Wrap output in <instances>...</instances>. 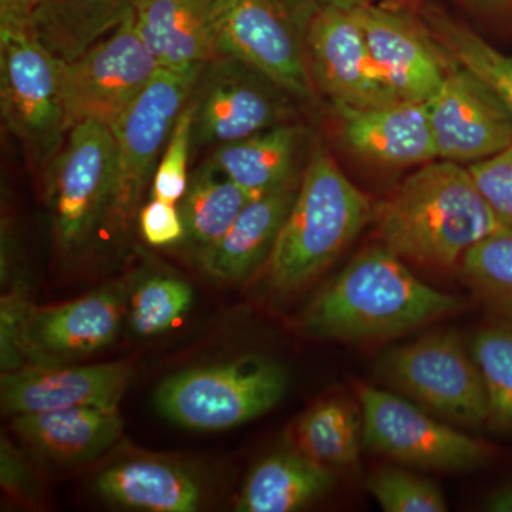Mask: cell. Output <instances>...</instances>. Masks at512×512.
<instances>
[{"mask_svg":"<svg viewBox=\"0 0 512 512\" xmlns=\"http://www.w3.org/2000/svg\"><path fill=\"white\" fill-rule=\"evenodd\" d=\"M124 293L107 286L63 305L30 308L26 319V366H59L111 345L123 322Z\"/></svg>","mask_w":512,"mask_h":512,"instance_id":"2e32d148","label":"cell"},{"mask_svg":"<svg viewBox=\"0 0 512 512\" xmlns=\"http://www.w3.org/2000/svg\"><path fill=\"white\" fill-rule=\"evenodd\" d=\"M32 303L29 302L22 285H15L8 295L2 298L0 308V362L2 372L26 367L25 339L26 319H28Z\"/></svg>","mask_w":512,"mask_h":512,"instance_id":"e575fe53","label":"cell"},{"mask_svg":"<svg viewBox=\"0 0 512 512\" xmlns=\"http://www.w3.org/2000/svg\"><path fill=\"white\" fill-rule=\"evenodd\" d=\"M343 143L363 160L383 167L424 165L437 158L426 103L335 109Z\"/></svg>","mask_w":512,"mask_h":512,"instance_id":"ac0fdd59","label":"cell"},{"mask_svg":"<svg viewBox=\"0 0 512 512\" xmlns=\"http://www.w3.org/2000/svg\"><path fill=\"white\" fill-rule=\"evenodd\" d=\"M461 306L463 299L421 281L382 245L353 258L309 303L299 326L312 338L367 342L412 332Z\"/></svg>","mask_w":512,"mask_h":512,"instance_id":"6da1fadb","label":"cell"},{"mask_svg":"<svg viewBox=\"0 0 512 512\" xmlns=\"http://www.w3.org/2000/svg\"><path fill=\"white\" fill-rule=\"evenodd\" d=\"M461 278L498 322L512 325V228L474 245L460 262Z\"/></svg>","mask_w":512,"mask_h":512,"instance_id":"83f0119b","label":"cell"},{"mask_svg":"<svg viewBox=\"0 0 512 512\" xmlns=\"http://www.w3.org/2000/svg\"><path fill=\"white\" fill-rule=\"evenodd\" d=\"M467 167L491 210L512 228V141L500 153Z\"/></svg>","mask_w":512,"mask_h":512,"instance_id":"836d02e7","label":"cell"},{"mask_svg":"<svg viewBox=\"0 0 512 512\" xmlns=\"http://www.w3.org/2000/svg\"><path fill=\"white\" fill-rule=\"evenodd\" d=\"M485 511L512 512V480L495 488L493 493L485 498L483 504Z\"/></svg>","mask_w":512,"mask_h":512,"instance_id":"f35d334b","label":"cell"},{"mask_svg":"<svg viewBox=\"0 0 512 512\" xmlns=\"http://www.w3.org/2000/svg\"><path fill=\"white\" fill-rule=\"evenodd\" d=\"M288 386L281 363L244 356L167 377L158 386L156 406L165 419L188 430H231L271 412Z\"/></svg>","mask_w":512,"mask_h":512,"instance_id":"277c9868","label":"cell"},{"mask_svg":"<svg viewBox=\"0 0 512 512\" xmlns=\"http://www.w3.org/2000/svg\"><path fill=\"white\" fill-rule=\"evenodd\" d=\"M252 195L207 164L192 175L180 204L185 237L201 251L227 234Z\"/></svg>","mask_w":512,"mask_h":512,"instance_id":"4316f807","label":"cell"},{"mask_svg":"<svg viewBox=\"0 0 512 512\" xmlns=\"http://www.w3.org/2000/svg\"><path fill=\"white\" fill-rule=\"evenodd\" d=\"M431 32L454 62L478 74L501 97L512 113V57L487 42L467 26L431 13Z\"/></svg>","mask_w":512,"mask_h":512,"instance_id":"f546056e","label":"cell"},{"mask_svg":"<svg viewBox=\"0 0 512 512\" xmlns=\"http://www.w3.org/2000/svg\"><path fill=\"white\" fill-rule=\"evenodd\" d=\"M377 377L439 419L480 430L487 423L484 379L470 349L453 332H436L380 355Z\"/></svg>","mask_w":512,"mask_h":512,"instance_id":"8992f818","label":"cell"},{"mask_svg":"<svg viewBox=\"0 0 512 512\" xmlns=\"http://www.w3.org/2000/svg\"><path fill=\"white\" fill-rule=\"evenodd\" d=\"M350 9L363 30L377 73L394 99L427 103L450 69L437 40L393 5L370 3Z\"/></svg>","mask_w":512,"mask_h":512,"instance_id":"9a60e30c","label":"cell"},{"mask_svg":"<svg viewBox=\"0 0 512 512\" xmlns=\"http://www.w3.org/2000/svg\"><path fill=\"white\" fill-rule=\"evenodd\" d=\"M192 128H194V106L188 101L181 111L173 133L165 144L163 154L153 175V197L178 204L187 192L188 157L192 144Z\"/></svg>","mask_w":512,"mask_h":512,"instance_id":"d6a6232c","label":"cell"},{"mask_svg":"<svg viewBox=\"0 0 512 512\" xmlns=\"http://www.w3.org/2000/svg\"><path fill=\"white\" fill-rule=\"evenodd\" d=\"M305 141V127L285 123L218 147L208 164L258 197L299 174L296 165Z\"/></svg>","mask_w":512,"mask_h":512,"instance_id":"cb8c5ba5","label":"cell"},{"mask_svg":"<svg viewBox=\"0 0 512 512\" xmlns=\"http://www.w3.org/2000/svg\"><path fill=\"white\" fill-rule=\"evenodd\" d=\"M195 146H225L289 123L288 93L235 57L205 64L192 92Z\"/></svg>","mask_w":512,"mask_h":512,"instance_id":"7c38bea8","label":"cell"},{"mask_svg":"<svg viewBox=\"0 0 512 512\" xmlns=\"http://www.w3.org/2000/svg\"><path fill=\"white\" fill-rule=\"evenodd\" d=\"M322 0H217V57L249 64L292 99H312L309 26Z\"/></svg>","mask_w":512,"mask_h":512,"instance_id":"5b68a950","label":"cell"},{"mask_svg":"<svg viewBox=\"0 0 512 512\" xmlns=\"http://www.w3.org/2000/svg\"><path fill=\"white\" fill-rule=\"evenodd\" d=\"M332 468L298 450L279 451L259 461L245 481L235 510L292 512L318 500L335 485Z\"/></svg>","mask_w":512,"mask_h":512,"instance_id":"d4e9b609","label":"cell"},{"mask_svg":"<svg viewBox=\"0 0 512 512\" xmlns=\"http://www.w3.org/2000/svg\"><path fill=\"white\" fill-rule=\"evenodd\" d=\"M200 69H158L136 100L111 124L117 147L116 183L106 218L121 231L136 215L175 121L190 101Z\"/></svg>","mask_w":512,"mask_h":512,"instance_id":"ba28073f","label":"cell"},{"mask_svg":"<svg viewBox=\"0 0 512 512\" xmlns=\"http://www.w3.org/2000/svg\"><path fill=\"white\" fill-rule=\"evenodd\" d=\"M325 3L342 6V8H356V6L370 5V3H384V5H393L394 0H322Z\"/></svg>","mask_w":512,"mask_h":512,"instance_id":"60d3db41","label":"cell"},{"mask_svg":"<svg viewBox=\"0 0 512 512\" xmlns=\"http://www.w3.org/2000/svg\"><path fill=\"white\" fill-rule=\"evenodd\" d=\"M302 174L252 198L227 234L200 252L201 268L225 282H239L268 262L298 194Z\"/></svg>","mask_w":512,"mask_h":512,"instance_id":"d6986e66","label":"cell"},{"mask_svg":"<svg viewBox=\"0 0 512 512\" xmlns=\"http://www.w3.org/2000/svg\"><path fill=\"white\" fill-rule=\"evenodd\" d=\"M367 491L386 512H444L446 497L430 478L409 468L382 466L370 474Z\"/></svg>","mask_w":512,"mask_h":512,"instance_id":"1f68e13d","label":"cell"},{"mask_svg":"<svg viewBox=\"0 0 512 512\" xmlns=\"http://www.w3.org/2000/svg\"><path fill=\"white\" fill-rule=\"evenodd\" d=\"M194 302L191 286L173 276H153L138 286L131 298V329L138 336H156L173 328Z\"/></svg>","mask_w":512,"mask_h":512,"instance_id":"4dcf8cb0","label":"cell"},{"mask_svg":"<svg viewBox=\"0 0 512 512\" xmlns=\"http://www.w3.org/2000/svg\"><path fill=\"white\" fill-rule=\"evenodd\" d=\"M33 10L35 0H0V30L33 32Z\"/></svg>","mask_w":512,"mask_h":512,"instance_id":"74e56055","label":"cell"},{"mask_svg":"<svg viewBox=\"0 0 512 512\" xmlns=\"http://www.w3.org/2000/svg\"><path fill=\"white\" fill-rule=\"evenodd\" d=\"M372 218L369 198L340 170L328 150L316 147L266 262L271 288L289 293L309 284L355 241Z\"/></svg>","mask_w":512,"mask_h":512,"instance_id":"3957f363","label":"cell"},{"mask_svg":"<svg viewBox=\"0 0 512 512\" xmlns=\"http://www.w3.org/2000/svg\"><path fill=\"white\" fill-rule=\"evenodd\" d=\"M47 165V201L57 247L76 251L109 210L117 171L113 128L97 120L77 123Z\"/></svg>","mask_w":512,"mask_h":512,"instance_id":"9c48e42d","label":"cell"},{"mask_svg":"<svg viewBox=\"0 0 512 512\" xmlns=\"http://www.w3.org/2000/svg\"><path fill=\"white\" fill-rule=\"evenodd\" d=\"M140 0H35L33 32L59 62H72L133 15Z\"/></svg>","mask_w":512,"mask_h":512,"instance_id":"603a6c76","label":"cell"},{"mask_svg":"<svg viewBox=\"0 0 512 512\" xmlns=\"http://www.w3.org/2000/svg\"><path fill=\"white\" fill-rule=\"evenodd\" d=\"M144 241L151 247H170L185 238V225L180 207L174 202L153 197L138 212Z\"/></svg>","mask_w":512,"mask_h":512,"instance_id":"d590c367","label":"cell"},{"mask_svg":"<svg viewBox=\"0 0 512 512\" xmlns=\"http://www.w3.org/2000/svg\"><path fill=\"white\" fill-rule=\"evenodd\" d=\"M133 377L127 362L59 367L26 366L2 372L3 413L49 412L70 407H119Z\"/></svg>","mask_w":512,"mask_h":512,"instance_id":"e0dca14e","label":"cell"},{"mask_svg":"<svg viewBox=\"0 0 512 512\" xmlns=\"http://www.w3.org/2000/svg\"><path fill=\"white\" fill-rule=\"evenodd\" d=\"M363 447L404 467L440 473H467L491 463L495 448L460 427L433 416L406 397L359 386Z\"/></svg>","mask_w":512,"mask_h":512,"instance_id":"52a82bcc","label":"cell"},{"mask_svg":"<svg viewBox=\"0 0 512 512\" xmlns=\"http://www.w3.org/2000/svg\"><path fill=\"white\" fill-rule=\"evenodd\" d=\"M426 104L439 160L470 165L511 144V111L490 84L461 64L454 62Z\"/></svg>","mask_w":512,"mask_h":512,"instance_id":"4fadbf2b","label":"cell"},{"mask_svg":"<svg viewBox=\"0 0 512 512\" xmlns=\"http://www.w3.org/2000/svg\"><path fill=\"white\" fill-rule=\"evenodd\" d=\"M461 2L491 15H512V0H461Z\"/></svg>","mask_w":512,"mask_h":512,"instance_id":"ab89813d","label":"cell"},{"mask_svg":"<svg viewBox=\"0 0 512 512\" xmlns=\"http://www.w3.org/2000/svg\"><path fill=\"white\" fill-rule=\"evenodd\" d=\"M470 352L480 367L487 393L485 427L512 437V325L495 320L478 330Z\"/></svg>","mask_w":512,"mask_h":512,"instance_id":"f1b7e54d","label":"cell"},{"mask_svg":"<svg viewBox=\"0 0 512 512\" xmlns=\"http://www.w3.org/2000/svg\"><path fill=\"white\" fill-rule=\"evenodd\" d=\"M157 70L156 59L138 33L134 15L82 56L60 62V99L67 131L86 120L111 126Z\"/></svg>","mask_w":512,"mask_h":512,"instance_id":"8fae6325","label":"cell"},{"mask_svg":"<svg viewBox=\"0 0 512 512\" xmlns=\"http://www.w3.org/2000/svg\"><path fill=\"white\" fill-rule=\"evenodd\" d=\"M309 70L333 109L382 106L399 101L384 86L350 8L320 3L309 26Z\"/></svg>","mask_w":512,"mask_h":512,"instance_id":"5bb4252c","label":"cell"},{"mask_svg":"<svg viewBox=\"0 0 512 512\" xmlns=\"http://www.w3.org/2000/svg\"><path fill=\"white\" fill-rule=\"evenodd\" d=\"M12 429L28 446L62 464L86 463L119 441V407H70L13 416Z\"/></svg>","mask_w":512,"mask_h":512,"instance_id":"44dd1931","label":"cell"},{"mask_svg":"<svg viewBox=\"0 0 512 512\" xmlns=\"http://www.w3.org/2000/svg\"><path fill=\"white\" fill-rule=\"evenodd\" d=\"M94 485L101 498L131 510L194 512L202 500L200 484L187 471L147 458L106 468Z\"/></svg>","mask_w":512,"mask_h":512,"instance_id":"7402d4cb","label":"cell"},{"mask_svg":"<svg viewBox=\"0 0 512 512\" xmlns=\"http://www.w3.org/2000/svg\"><path fill=\"white\" fill-rule=\"evenodd\" d=\"M0 484L16 500L30 501L36 494L35 476L29 464L5 437L0 444Z\"/></svg>","mask_w":512,"mask_h":512,"instance_id":"8d00e7d4","label":"cell"},{"mask_svg":"<svg viewBox=\"0 0 512 512\" xmlns=\"http://www.w3.org/2000/svg\"><path fill=\"white\" fill-rule=\"evenodd\" d=\"M60 62L32 30H0V101L6 126L37 164L47 165L66 140Z\"/></svg>","mask_w":512,"mask_h":512,"instance_id":"30bf717a","label":"cell"},{"mask_svg":"<svg viewBox=\"0 0 512 512\" xmlns=\"http://www.w3.org/2000/svg\"><path fill=\"white\" fill-rule=\"evenodd\" d=\"M295 450L322 466L350 468L359 463L363 448L362 409L343 399L311 407L292 431Z\"/></svg>","mask_w":512,"mask_h":512,"instance_id":"484cf974","label":"cell"},{"mask_svg":"<svg viewBox=\"0 0 512 512\" xmlns=\"http://www.w3.org/2000/svg\"><path fill=\"white\" fill-rule=\"evenodd\" d=\"M217 0H140L134 22L158 69H200L217 57Z\"/></svg>","mask_w":512,"mask_h":512,"instance_id":"ffe728a7","label":"cell"},{"mask_svg":"<svg viewBox=\"0 0 512 512\" xmlns=\"http://www.w3.org/2000/svg\"><path fill=\"white\" fill-rule=\"evenodd\" d=\"M383 247L414 264L450 268L474 245L507 228L468 167L434 160L407 177L373 212Z\"/></svg>","mask_w":512,"mask_h":512,"instance_id":"7a4b0ae2","label":"cell"}]
</instances>
